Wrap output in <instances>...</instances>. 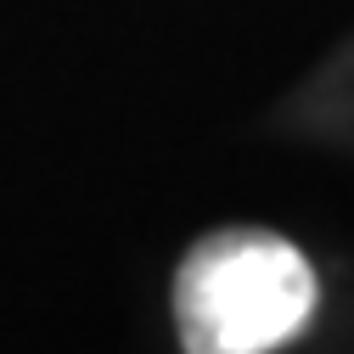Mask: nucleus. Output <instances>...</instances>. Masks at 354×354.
I'll return each mask as SVG.
<instances>
[{"label":"nucleus","mask_w":354,"mask_h":354,"mask_svg":"<svg viewBox=\"0 0 354 354\" xmlns=\"http://www.w3.org/2000/svg\"><path fill=\"white\" fill-rule=\"evenodd\" d=\"M315 309L309 259L270 231H219L174 276L186 354H270Z\"/></svg>","instance_id":"nucleus-1"}]
</instances>
